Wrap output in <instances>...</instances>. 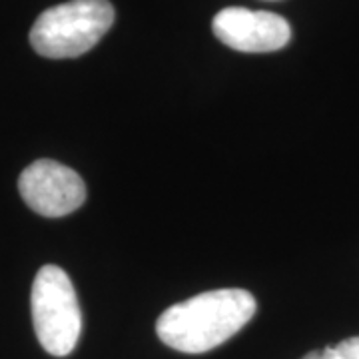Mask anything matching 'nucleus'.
<instances>
[{
	"label": "nucleus",
	"mask_w": 359,
	"mask_h": 359,
	"mask_svg": "<svg viewBox=\"0 0 359 359\" xmlns=\"http://www.w3.org/2000/svg\"><path fill=\"white\" fill-rule=\"evenodd\" d=\"M114 25L108 0H68L40 14L30 28V44L44 58H78L94 48Z\"/></svg>",
	"instance_id": "obj_2"
},
{
	"label": "nucleus",
	"mask_w": 359,
	"mask_h": 359,
	"mask_svg": "<svg viewBox=\"0 0 359 359\" xmlns=\"http://www.w3.org/2000/svg\"><path fill=\"white\" fill-rule=\"evenodd\" d=\"M256 309V297L245 290H212L168 308L156 321V334L176 351L205 353L238 334Z\"/></svg>",
	"instance_id": "obj_1"
},
{
	"label": "nucleus",
	"mask_w": 359,
	"mask_h": 359,
	"mask_svg": "<svg viewBox=\"0 0 359 359\" xmlns=\"http://www.w3.org/2000/svg\"><path fill=\"white\" fill-rule=\"evenodd\" d=\"M212 30L219 42L238 52H276L292 39V28L280 14L250 11L242 6L224 8L214 16Z\"/></svg>",
	"instance_id": "obj_5"
},
{
	"label": "nucleus",
	"mask_w": 359,
	"mask_h": 359,
	"mask_svg": "<svg viewBox=\"0 0 359 359\" xmlns=\"http://www.w3.org/2000/svg\"><path fill=\"white\" fill-rule=\"evenodd\" d=\"M25 204L44 218H62L86 202V184L72 168L36 160L18 178Z\"/></svg>",
	"instance_id": "obj_4"
},
{
	"label": "nucleus",
	"mask_w": 359,
	"mask_h": 359,
	"mask_svg": "<svg viewBox=\"0 0 359 359\" xmlns=\"http://www.w3.org/2000/svg\"><path fill=\"white\" fill-rule=\"evenodd\" d=\"M30 311L40 346L50 355L66 358L74 351L82 334V313L76 290L65 269H39L30 292Z\"/></svg>",
	"instance_id": "obj_3"
},
{
	"label": "nucleus",
	"mask_w": 359,
	"mask_h": 359,
	"mask_svg": "<svg viewBox=\"0 0 359 359\" xmlns=\"http://www.w3.org/2000/svg\"><path fill=\"white\" fill-rule=\"evenodd\" d=\"M302 359H359V337H349L335 347H323L311 351Z\"/></svg>",
	"instance_id": "obj_6"
}]
</instances>
